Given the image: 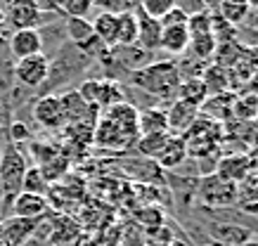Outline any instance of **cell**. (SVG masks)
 Here are the masks:
<instances>
[{
    "label": "cell",
    "instance_id": "1",
    "mask_svg": "<svg viewBox=\"0 0 258 246\" xmlns=\"http://www.w3.org/2000/svg\"><path fill=\"white\" fill-rule=\"evenodd\" d=\"M138 116H140V111L131 102H121L104 109L95 121L93 142L109 151H128L131 147H135L138 137H140Z\"/></svg>",
    "mask_w": 258,
    "mask_h": 246
},
{
    "label": "cell",
    "instance_id": "2",
    "mask_svg": "<svg viewBox=\"0 0 258 246\" xmlns=\"http://www.w3.org/2000/svg\"><path fill=\"white\" fill-rule=\"evenodd\" d=\"M128 80L147 95H154L159 100H175L182 71H180V64H175L173 59H159L138 71H131Z\"/></svg>",
    "mask_w": 258,
    "mask_h": 246
},
{
    "label": "cell",
    "instance_id": "3",
    "mask_svg": "<svg viewBox=\"0 0 258 246\" xmlns=\"http://www.w3.org/2000/svg\"><path fill=\"white\" fill-rule=\"evenodd\" d=\"M26 168H29V161L24 156L22 147H17V144L8 142L3 147V156H0V183H3V192H5V197H3V218L8 215L10 211V204H12V199L22 192V180H24V173H26Z\"/></svg>",
    "mask_w": 258,
    "mask_h": 246
},
{
    "label": "cell",
    "instance_id": "4",
    "mask_svg": "<svg viewBox=\"0 0 258 246\" xmlns=\"http://www.w3.org/2000/svg\"><path fill=\"white\" fill-rule=\"evenodd\" d=\"M182 140H185V147H187V156L206 159V156H211V154H216L220 149V144H223V126L199 116L192 123V128L182 135Z\"/></svg>",
    "mask_w": 258,
    "mask_h": 246
},
{
    "label": "cell",
    "instance_id": "5",
    "mask_svg": "<svg viewBox=\"0 0 258 246\" xmlns=\"http://www.w3.org/2000/svg\"><path fill=\"white\" fill-rule=\"evenodd\" d=\"M195 197L199 201V206L204 208H218V211L220 208H230L235 206L237 201V185L227 183L211 171V173H204L199 178Z\"/></svg>",
    "mask_w": 258,
    "mask_h": 246
},
{
    "label": "cell",
    "instance_id": "6",
    "mask_svg": "<svg viewBox=\"0 0 258 246\" xmlns=\"http://www.w3.org/2000/svg\"><path fill=\"white\" fill-rule=\"evenodd\" d=\"M76 93L97 111L100 109L104 111V109H109V107H114V104L125 102L121 83L114 78H107V76H102V78H86L79 86Z\"/></svg>",
    "mask_w": 258,
    "mask_h": 246
},
{
    "label": "cell",
    "instance_id": "7",
    "mask_svg": "<svg viewBox=\"0 0 258 246\" xmlns=\"http://www.w3.org/2000/svg\"><path fill=\"white\" fill-rule=\"evenodd\" d=\"M3 17L8 31H22V29H38L47 17L36 5V0H3Z\"/></svg>",
    "mask_w": 258,
    "mask_h": 246
},
{
    "label": "cell",
    "instance_id": "8",
    "mask_svg": "<svg viewBox=\"0 0 258 246\" xmlns=\"http://www.w3.org/2000/svg\"><path fill=\"white\" fill-rule=\"evenodd\" d=\"M50 73V57L45 52L33 57H24L12 64V80L26 90H40Z\"/></svg>",
    "mask_w": 258,
    "mask_h": 246
},
{
    "label": "cell",
    "instance_id": "9",
    "mask_svg": "<svg viewBox=\"0 0 258 246\" xmlns=\"http://www.w3.org/2000/svg\"><path fill=\"white\" fill-rule=\"evenodd\" d=\"M31 116L43 130H62L67 126L59 95H40L31 107Z\"/></svg>",
    "mask_w": 258,
    "mask_h": 246
},
{
    "label": "cell",
    "instance_id": "10",
    "mask_svg": "<svg viewBox=\"0 0 258 246\" xmlns=\"http://www.w3.org/2000/svg\"><path fill=\"white\" fill-rule=\"evenodd\" d=\"M256 171V163L249 156V151H232V154H225L216 161V171L213 173L220 175L227 183H242L249 173Z\"/></svg>",
    "mask_w": 258,
    "mask_h": 246
},
{
    "label": "cell",
    "instance_id": "11",
    "mask_svg": "<svg viewBox=\"0 0 258 246\" xmlns=\"http://www.w3.org/2000/svg\"><path fill=\"white\" fill-rule=\"evenodd\" d=\"M45 48L43 43V33L40 29H22V31H10L8 36V50L12 62L24 59V57H33L40 55Z\"/></svg>",
    "mask_w": 258,
    "mask_h": 246
},
{
    "label": "cell",
    "instance_id": "12",
    "mask_svg": "<svg viewBox=\"0 0 258 246\" xmlns=\"http://www.w3.org/2000/svg\"><path fill=\"white\" fill-rule=\"evenodd\" d=\"M50 199L40 197V194H31V192H19L12 204H10L8 215L15 218H29V220H40L50 213Z\"/></svg>",
    "mask_w": 258,
    "mask_h": 246
},
{
    "label": "cell",
    "instance_id": "13",
    "mask_svg": "<svg viewBox=\"0 0 258 246\" xmlns=\"http://www.w3.org/2000/svg\"><path fill=\"white\" fill-rule=\"evenodd\" d=\"M40 220H29V218H3L0 222V239L8 246H26L36 234Z\"/></svg>",
    "mask_w": 258,
    "mask_h": 246
},
{
    "label": "cell",
    "instance_id": "14",
    "mask_svg": "<svg viewBox=\"0 0 258 246\" xmlns=\"http://www.w3.org/2000/svg\"><path fill=\"white\" fill-rule=\"evenodd\" d=\"M47 241L52 246H76L81 241V225L71 215H50Z\"/></svg>",
    "mask_w": 258,
    "mask_h": 246
},
{
    "label": "cell",
    "instance_id": "15",
    "mask_svg": "<svg viewBox=\"0 0 258 246\" xmlns=\"http://www.w3.org/2000/svg\"><path fill=\"white\" fill-rule=\"evenodd\" d=\"M199 116H202V114H199V107L182 102V100H175V102L171 104V109L166 111L168 133H173V135H185Z\"/></svg>",
    "mask_w": 258,
    "mask_h": 246
},
{
    "label": "cell",
    "instance_id": "16",
    "mask_svg": "<svg viewBox=\"0 0 258 246\" xmlns=\"http://www.w3.org/2000/svg\"><path fill=\"white\" fill-rule=\"evenodd\" d=\"M206 230H209V237L213 239V244L218 246H242L249 239H253L251 230L235 225V222H211V225H206Z\"/></svg>",
    "mask_w": 258,
    "mask_h": 246
},
{
    "label": "cell",
    "instance_id": "17",
    "mask_svg": "<svg viewBox=\"0 0 258 246\" xmlns=\"http://www.w3.org/2000/svg\"><path fill=\"white\" fill-rule=\"evenodd\" d=\"M189 48V29L187 24L180 26H161V38H159V50L168 57L185 55Z\"/></svg>",
    "mask_w": 258,
    "mask_h": 246
},
{
    "label": "cell",
    "instance_id": "18",
    "mask_svg": "<svg viewBox=\"0 0 258 246\" xmlns=\"http://www.w3.org/2000/svg\"><path fill=\"white\" fill-rule=\"evenodd\" d=\"M187 159V147H185V140L182 135H173L166 140V144L161 147L157 156H154V163L159 168H166V171H175V168Z\"/></svg>",
    "mask_w": 258,
    "mask_h": 246
},
{
    "label": "cell",
    "instance_id": "19",
    "mask_svg": "<svg viewBox=\"0 0 258 246\" xmlns=\"http://www.w3.org/2000/svg\"><path fill=\"white\" fill-rule=\"evenodd\" d=\"M135 17H138V45L147 52H157L159 38H161V22L140 12V8H135Z\"/></svg>",
    "mask_w": 258,
    "mask_h": 246
},
{
    "label": "cell",
    "instance_id": "20",
    "mask_svg": "<svg viewBox=\"0 0 258 246\" xmlns=\"http://www.w3.org/2000/svg\"><path fill=\"white\" fill-rule=\"evenodd\" d=\"M235 206H239L244 213L258 215V173H249L242 183H237V201Z\"/></svg>",
    "mask_w": 258,
    "mask_h": 246
},
{
    "label": "cell",
    "instance_id": "21",
    "mask_svg": "<svg viewBox=\"0 0 258 246\" xmlns=\"http://www.w3.org/2000/svg\"><path fill=\"white\" fill-rule=\"evenodd\" d=\"M216 12H218V17L225 24L242 26L244 22H249L251 5H249V0H218Z\"/></svg>",
    "mask_w": 258,
    "mask_h": 246
},
{
    "label": "cell",
    "instance_id": "22",
    "mask_svg": "<svg viewBox=\"0 0 258 246\" xmlns=\"http://www.w3.org/2000/svg\"><path fill=\"white\" fill-rule=\"evenodd\" d=\"M64 19H67V22H64V33H67V38H69L71 45L83 48L86 43H90V40L95 38L90 17H64Z\"/></svg>",
    "mask_w": 258,
    "mask_h": 246
},
{
    "label": "cell",
    "instance_id": "23",
    "mask_svg": "<svg viewBox=\"0 0 258 246\" xmlns=\"http://www.w3.org/2000/svg\"><path fill=\"white\" fill-rule=\"evenodd\" d=\"M93 22V33L104 48H116V15L114 12H97L90 19Z\"/></svg>",
    "mask_w": 258,
    "mask_h": 246
},
{
    "label": "cell",
    "instance_id": "24",
    "mask_svg": "<svg viewBox=\"0 0 258 246\" xmlns=\"http://www.w3.org/2000/svg\"><path fill=\"white\" fill-rule=\"evenodd\" d=\"M116 45H138V17L133 10L116 15Z\"/></svg>",
    "mask_w": 258,
    "mask_h": 246
},
{
    "label": "cell",
    "instance_id": "25",
    "mask_svg": "<svg viewBox=\"0 0 258 246\" xmlns=\"http://www.w3.org/2000/svg\"><path fill=\"white\" fill-rule=\"evenodd\" d=\"M175 100L202 107L209 100V88H206V83L202 78H182L178 86V93H175Z\"/></svg>",
    "mask_w": 258,
    "mask_h": 246
},
{
    "label": "cell",
    "instance_id": "26",
    "mask_svg": "<svg viewBox=\"0 0 258 246\" xmlns=\"http://www.w3.org/2000/svg\"><path fill=\"white\" fill-rule=\"evenodd\" d=\"M138 130L140 135H152V133H168V119H166V111L159 107L140 111L138 116Z\"/></svg>",
    "mask_w": 258,
    "mask_h": 246
},
{
    "label": "cell",
    "instance_id": "27",
    "mask_svg": "<svg viewBox=\"0 0 258 246\" xmlns=\"http://www.w3.org/2000/svg\"><path fill=\"white\" fill-rule=\"evenodd\" d=\"M50 187H52V185H50V180H47L45 173H43L38 166H29V168H26L24 180H22V192H31V194L47 197Z\"/></svg>",
    "mask_w": 258,
    "mask_h": 246
},
{
    "label": "cell",
    "instance_id": "28",
    "mask_svg": "<svg viewBox=\"0 0 258 246\" xmlns=\"http://www.w3.org/2000/svg\"><path fill=\"white\" fill-rule=\"evenodd\" d=\"M135 218V225L140 227L142 232H149V230H157L166 222V215L164 211L159 206H145V208H138V213L133 215Z\"/></svg>",
    "mask_w": 258,
    "mask_h": 246
},
{
    "label": "cell",
    "instance_id": "29",
    "mask_svg": "<svg viewBox=\"0 0 258 246\" xmlns=\"http://www.w3.org/2000/svg\"><path fill=\"white\" fill-rule=\"evenodd\" d=\"M138 8L152 19H164L175 8V0H138Z\"/></svg>",
    "mask_w": 258,
    "mask_h": 246
},
{
    "label": "cell",
    "instance_id": "30",
    "mask_svg": "<svg viewBox=\"0 0 258 246\" xmlns=\"http://www.w3.org/2000/svg\"><path fill=\"white\" fill-rule=\"evenodd\" d=\"M93 10H95L93 0H64L62 3L64 17H90Z\"/></svg>",
    "mask_w": 258,
    "mask_h": 246
},
{
    "label": "cell",
    "instance_id": "31",
    "mask_svg": "<svg viewBox=\"0 0 258 246\" xmlns=\"http://www.w3.org/2000/svg\"><path fill=\"white\" fill-rule=\"evenodd\" d=\"M175 8L182 10L187 17H195V15H202V12H209L206 3L204 0H175Z\"/></svg>",
    "mask_w": 258,
    "mask_h": 246
},
{
    "label": "cell",
    "instance_id": "32",
    "mask_svg": "<svg viewBox=\"0 0 258 246\" xmlns=\"http://www.w3.org/2000/svg\"><path fill=\"white\" fill-rule=\"evenodd\" d=\"M161 22V26H180V24H187L189 22V17L182 12V10H178V8H173L168 15L164 17V19H159Z\"/></svg>",
    "mask_w": 258,
    "mask_h": 246
},
{
    "label": "cell",
    "instance_id": "33",
    "mask_svg": "<svg viewBox=\"0 0 258 246\" xmlns=\"http://www.w3.org/2000/svg\"><path fill=\"white\" fill-rule=\"evenodd\" d=\"M62 3H64V0H36L38 10H40V12H43L45 17H50V15L64 17V15H62Z\"/></svg>",
    "mask_w": 258,
    "mask_h": 246
},
{
    "label": "cell",
    "instance_id": "34",
    "mask_svg": "<svg viewBox=\"0 0 258 246\" xmlns=\"http://www.w3.org/2000/svg\"><path fill=\"white\" fill-rule=\"evenodd\" d=\"M3 33H10L8 31V26H5V17H3V10H0V36Z\"/></svg>",
    "mask_w": 258,
    "mask_h": 246
},
{
    "label": "cell",
    "instance_id": "35",
    "mask_svg": "<svg viewBox=\"0 0 258 246\" xmlns=\"http://www.w3.org/2000/svg\"><path fill=\"white\" fill-rule=\"evenodd\" d=\"M242 246H258V241H256V239H249V241H246V244H242Z\"/></svg>",
    "mask_w": 258,
    "mask_h": 246
},
{
    "label": "cell",
    "instance_id": "36",
    "mask_svg": "<svg viewBox=\"0 0 258 246\" xmlns=\"http://www.w3.org/2000/svg\"><path fill=\"white\" fill-rule=\"evenodd\" d=\"M3 197H5V192H3V183H0V201H3Z\"/></svg>",
    "mask_w": 258,
    "mask_h": 246
},
{
    "label": "cell",
    "instance_id": "37",
    "mask_svg": "<svg viewBox=\"0 0 258 246\" xmlns=\"http://www.w3.org/2000/svg\"><path fill=\"white\" fill-rule=\"evenodd\" d=\"M0 246H8V244H5V241H3V239H0Z\"/></svg>",
    "mask_w": 258,
    "mask_h": 246
},
{
    "label": "cell",
    "instance_id": "38",
    "mask_svg": "<svg viewBox=\"0 0 258 246\" xmlns=\"http://www.w3.org/2000/svg\"><path fill=\"white\" fill-rule=\"evenodd\" d=\"M0 156H3V147H0Z\"/></svg>",
    "mask_w": 258,
    "mask_h": 246
},
{
    "label": "cell",
    "instance_id": "39",
    "mask_svg": "<svg viewBox=\"0 0 258 246\" xmlns=\"http://www.w3.org/2000/svg\"><path fill=\"white\" fill-rule=\"evenodd\" d=\"M0 222H3V213H0Z\"/></svg>",
    "mask_w": 258,
    "mask_h": 246
},
{
    "label": "cell",
    "instance_id": "40",
    "mask_svg": "<svg viewBox=\"0 0 258 246\" xmlns=\"http://www.w3.org/2000/svg\"><path fill=\"white\" fill-rule=\"evenodd\" d=\"M209 246H218V244H209Z\"/></svg>",
    "mask_w": 258,
    "mask_h": 246
},
{
    "label": "cell",
    "instance_id": "41",
    "mask_svg": "<svg viewBox=\"0 0 258 246\" xmlns=\"http://www.w3.org/2000/svg\"><path fill=\"white\" fill-rule=\"evenodd\" d=\"M133 3H135V5H138V0H133Z\"/></svg>",
    "mask_w": 258,
    "mask_h": 246
}]
</instances>
